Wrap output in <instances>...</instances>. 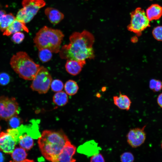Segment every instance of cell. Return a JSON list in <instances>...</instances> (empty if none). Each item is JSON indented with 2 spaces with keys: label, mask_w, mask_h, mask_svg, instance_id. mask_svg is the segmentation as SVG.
<instances>
[{
  "label": "cell",
  "mask_w": 162,
  "mask_h": 162,
  "mask_svg": "<svg viewBox=\"0 0 162 162\" xmlns=\"http://www.w3.org/2000/svg\"><path fill=\"white\" fill-rule=\"evenodd\" d=\"M69 40V44L63 46L60 50L61 58L76 61L83 67L86 59L94 58L92 46L94 38L89 32H74L70 36Z\"/></svg>",
  "instance_id": "6da1fadb"
},
{
  "label": "cell",
  "mask_w": 162,
  "mask_h": 162,
  "mask_svg": "<svg viewBox=\"0 0 162 162\" xmlns=\"http://www.w3.org/2000/svg\"><path fill=\"white\" fill-rule=\"evenodd\" d=\"M69 140L62 130L44 131L38 138V144L42 154L48 161L56 162L58 156Z\"/></svg>",
  "instance_id": "7a4b0ae2"
},
{
  "label": "cell",
  "mask_w": 162,
  "mask_h": 162,
  "mask_svg": "<svg viewBox=\"0 0 162 162\" xmlns=\"http://www.w3.org/2000/svg\"><path fill=\"white\" fill-rule=\"evenodd\" d=\"M64 37L60 30L44 26L36 34L33 40L38 50L46 49L52 53H57L59 52Z\"/></svg>",
  "instance_id": "3957f363"
},
{
  "label": "cell",
  "mask_w": 162,
  "mask_h": 162,
  "mask_svg": "<svg viewBox=\"0 0 162 162\" xmlns=\"http://www.w3.org/2000/svg\"><path fill=\"white\" fill-rule=\"evenodd\" d=\"M10 64L20 77L27 80H32L40 67L23 51L19 52L13 55Z\"/></svg>",
  "instance_id": "277c9868"
},
{
  "label": "cell",
  "mask_w": 162,
  "mask_h": 162,
  "mask_svg": "<svg viewBox=\"0 0 162 162\" xmlns=\"http://www.w3.org/2000/svg\"><path fill=\"white\" fill-rule=\"evenodd\" d=\"M130 16V23L127 27L128 29L138 35H140L142 31L150 26L146 12L141 8H137L132 11Z\"/></svg>",
  "instance_id": "5b68a950"
},
{
  "label": "cell",
  "mask_w": 162,
  "mask_h": 162,
  "mask_svg": "<svg viewBox=\"0 0 162 162\" xmlns=\"http://www.w3.org/2000/svg\"><path fill=\"white\" fill-rule=\"evenodd\" d=\"M52 80V77L47 69L43 66H40L32 80L30 87L33 91L39 94H45L49 90Z\"/></svg>",
  "instance_id": "8992f818"
},
{
  "label": "cell",
  "mask_w": 162,
  "mask_h": 162,
  "mask_svg": "<svg viewBox=\"0 0 162 162\" xmlns=\"http://www.w3.org/2000/svg\"><path fill=\"white\" fill-rule=\"evenodd\" d=\"M20 111L15 98L0 96V119L7 121L12 116L17 115Z\"/></svg>",
  "instance_id": "52a82bcc"
},
{
  "label": "cell",
  "mask_w": 162,
  "mask_h": 162,
  "mask_svg": "<svg viewBox=\"0 0 162 162\" xmlns=\"http://www.w3.org/2000/svg\"><path fill=\"white\" fill-rule=\"evenodd\" d=\"M44 0H23L22 5L24 14V22H30L38 11L45 6Z\"/></svg>",
  "instance_id": "ba28073f"
},
{
  "label": "cell",
  "mask_w": 162,
  "mask_h": 162,
  "mask_svg": "<svg viewBox=\"0 0 162 162\" xmlns=\"http://www.w3.org/2000/svg\"><path fill=\"white\" fill-rule=\"evenodd\" d=\"M146 125L142 128H135L130 130L126 137L128 144L132 148H136L143 144L146 138L144 129Z\"/></svg>",
  "instance_id": "9c48e42d"
},
{
  "label": "cell",
  "mask_w": 162,
  "mask_h": 162,
  "mask_svg": "<svg viewBox=\"0 0 162 162\" xmlns=\"http://www.w3.org/2000/svg\"><path fill=\"white\" fill-rule=\"evenodd\" d=\"M17 145L14 138L7 132L0 133V150L6 154H11Z\"/></svg>",
  "instance_id": "30bf717a"
},
{
  "label": "cell",
  "mask_w": 162,
  "mask_h": 162,
  "mask_svg": "<svg viewBox=\"0 0 162 162\" xmlns=\"http://www.w3.org/2000/svg\"><path fill=\"white\" fill-rule=\"evenodd\" d=\"M76 150V147L68 141L58 156L56 162H75L76 160L73 156Z\"/></svg>",
  "instance_id": "8fae6325"
},
{
  "label": "cell",
  "mask_w": 162,
  "mask_h": 162,
  "mask_svg": "<svg viewBox=\"0 0 162 162\" xmlns=\"http://www.w3.org/2000/svg\"><path fill=\"white\" fill-rule=\"evenodd\" d=\"M44 13L50 22L52 24L56 25L59 23L64 18V14L58 10L52 7H48Z\"/></svg>",
  "instance_id": "7c38bea8"
},
{
  "label": "cell",
  "mask_w": 162,
  "mask_h": 162,
  "mask_svg": "<svg viewBox=\"0 0 162 162\" xmlns=\"http://www.w3.org/2000/svg\"><path fill=\"white\" fill-rule=\"evenodd\" d=\"M21 31H24L27 32H29L28 28L26 25V23L15 19L13 22L3 32V35L7 36H9Z\"/></svg>",
  "instance_id": "4fadbf2b"
},
{
  "label": "cell",
  "mask_w": 162,
  "mask_h": 162,
  "mask_svg": "<svg viewBox=\"0 0 162 162\" xmlns=\"http://www.w3.org/2000/svg\"><path fill=\"white\" fill-rule=\"evenodd\" d=\"M113 99L114 104L119 109L127 111L129 110L131 101L127 95L122 94L120 92L119 96H113Z\"/></svg>",
  "instance_id": "5bb4252c"
},
{
  "label": "cell",
  "mask_w": 162,
  "mask_h": 162,
  "mask_svg": "<svg viewBox=\"0 0 162 162\" xmlns=\"http://www.w3.org/2000/svg\"><path fill=\"white\" fill-rule=\"evenodd\" d=\"M146 14L150 21L158 20L162 15V7L158 4H152L147 9Z\"/></svg>",
  "instance_id": "9a60e30c"
},
{
  "label": "cell",
  "mask_w": 162,
  "mask_h": 162,
  "mask_svg": "<svg viewBox=\"0 0 162 162\" xmlns=\"http://www.w3.org/2000/svg\"><path fill=\"white\" fill-rule=\"evenodd\" d=\"M83 67L77 61L72 60H68L65 65L67 72L70 74L75 76L81 71Z\"/></svg>",
  "instance_id": "2e32d148"
},
{
  "label": "cell",
  "mask_w": 162,
  "mask_h": 162,
  "mask_svg": "<svg viewBox=\"0 0 162 162\" xmlns=\"http://www.w3.org/2000/svg\"><path fill=\"white\" fill-rule=\"evenodd\" d=\"M15 20V16L12 13L3 15L0 18V31L4 32Z\"/></svg>",
  "instance_id": "e0dca14e"
},
{
  "label": "cell",
  "mask_w": 162,
  "mask_h": 162,
  "mask_svg": "<svg viewBox=\"0 0 162 162\" xmlns=\"http://www.w3.org/2000/svg\"><path fill=\"white\" fill-rule=\"evenodd\" d=\"M54 103L58 106H63L66 105L68 101V98L66 93L64 92H57L53 97Z\"/></svg>",
  "instance_id": "ac0fdd59"
},
{
  "label": "cell",
  "mask_w": 162,
  "mask_h": 162,
  "mask_svg": "<svg viewBox=\"0 0 162 162\" xmlns=\"http://www.w3.org/2000/svg\"><path fill=\"white\" fill-rule=\"evenodd\" d=\"M18 144L20 147L25 150H29L33 146V139L26 135L21 136L19 137Z\"/></svg>",
  "instance_id": "d6986e66"
},
{
  "label": "cell",
  "mask_w": 162,
  "mask_h": 162,
  "mask_svg": "<svg viewBox=\"0 0 162 162\" xmlns=\"http://www.w3.org/2000/svg\"><path fill=\"white\" fill-rule=\"evenodd\" d=\"M11 154L14 161L16 162L24 160L26 159L27 155L25 150L21 147L15 148Z\"/></svg>",
  "instance_id": "ffe728a7"
},
{
  "label": "cell",
  "mask_w": 162,
  "mask_h": 162,
  "mask_svg": "<svg viewBox=\"0 0 162 162\" xmlns=\"http://www.w3.org/2000/svg\"><path fill=\"white\" fill-rule=\"evenodd\" d=\"M64 88L67 94L71 96L76 93L79 89V87L75 81L69 80L65 82Z\"/></svg>",
  "instance_id": "44dd1931"
},
{
  "label": "cell",
  "mask_w": 162,
  "mask_h": 162,
  "mask_svg": "<svg viewBox=\"0 0 162 162\" xmlns=\"http://www.w3.org/2000/svg\"><path fill=\"white\" fill-rule=\"evenodd\" d=\"M38 55L40 61L45 63L51 59L52 57V52L48 49H43L39 50Z\"/></svg>",
  "instance_id": "7402d4cb"
},
{
  "label": "cell",
  "mask_w": 162,
  "mask_h": 162,
  "mask_svg": "<svg viewBox=\"0 0 162 162\" xmlns=\"http://www.w3.org/2000/svg\"><path fill=\"white\" fill-rule=\"evenodd\" d=\"M7 121L8 125L11 128H18L23 122L22 119L17 115L12 116Z\"/></svg>",
  "instance_id": "603a6c76"
},
{
  "label": "cell",
  "mask_w": 162,
  "mask_h": 162,
  "mask_svg": "<svg viewBox=\"0 0 162 162\" xmlns=\"http://www.w3.org/2000/svg\"><path fill=\"white\" fill-rule=\"evenodd\" d=\"M51 90L55 92L61 91L64 88L63 82L58 79H55L52 81L50 86Z\"/></svg>",
  "instance_id": "cb8c5ba5"
},
{
  "label": "cell",
  "mask_w": 162,
  "mask_h": 162,
  "mask_svg": "<svg viewBox=\"0 0 162 162\" xmlns=\"http://www.w3.org/2000/svg\"><path fill=\"white\" fill-rule=\"evenodd\" d=\"M149 86L150 89L154 92H158L160 91L162 88L161 82L155 79L151 80L149 82Z\"/></svg>",
  "instance_id": "d4e9b609"
},
{
  "label": "cell",
  "mask_w": 162,
  "mask_h": 162,
  "mask_svg": "<svg viewBox=\"0 0 162 162\" xmlns=\"http://www.w3.org/2000/svg\"><path fill=\"white\" fill-rule=\"evenodd\" d=\"M134 155L130 152H124L120 156L121 162H134Z\"/></svg>",
  "instance_id": "484cf974"
},
{
  "label": "cell",
  "mask_w": 162,
  "mask_h": 162,
  "mask_svg": "<svg viewBox=\"0 0 162 162\" xmlns=\"http://www.w3.org/2000/svg\"><path fill=\"white\" fill-rule=\"evenodd\" d=\"M25 38L24 34L21 32H18L13 34L11 39L15 43L20 44L21 43Z\"/></svg>",
  "instance_id": "4316f807"
},
{
  "label": "cell",
  "mask_w": 162,
  "mask_h": 162,
  "mask_svg": "<svg viewBox=\"0 0 162 162\" xmlns=\"http://www.w3.org/2000/svg\"><path fill=\"white\" fill-rule=\"evenodd\" d=\"M10 80V75L5 72L0 73V85L5 86L8 84Z\"/></svg>",
  "instance_id": "83f0119b"
},
{
  "label": "cell",
  "mask_w": 162,
  "mask_h": 162,
  "mask_svg": "<svg viewBox=\"0 0 162 162\" xmlns=\"http://www.w3.org/2000/svg\"><path fill=\"white\" fill-rule=\"evenodd\" d=\"M162 26H158L154 28L152 31V35L155 39L162 40Z\"/></svg>",
  "instance_id": "f1b7e54d"
},
{
  "label": "cell",
  "mask_w": 162,
  "mask_h": 162,
  "mask_svg": "<svg viewBox=\"0 0 162 162\" xmlns=\"http://www.w3.org/2000/svg\"><path fill=\"white\" fill-rule=\"evenodd\" d=\"M103 155L100 153H97L92 156L91 158L90 162H105Z\"/></svg>",
  "instance_id": "f546056e"
},
{
  "label": "cell",
  "mask_w": 162,
  "mask_h": 162,
  "mask_svg": "<svg viewBox=\"0 0 162 162\" xmlns=\"http://www.w3.org/2000/svg\"><path fill=\"white\" fill-rule=\"evenodd\" d=\"M162 94L161 93L159 94L157 98V103L161 108L162 107Z\"/></svg>",
  "instance_id": "4dcf8cb0"
},
{
  "label": "cell",
  "mask_w": 162,
  "mask_h": 162,
  "mask_svg": "<svg viewBox=\"0 0 162 162\" xmlns=\"http://www.w3.org/2000/svg\"><path fill=\"white\" fill-rule=\"evenodd\" d=\"M4 155L1 152H0V162H4Z\"/></svg>",
  "instance_id": "1f68e13d"
},
{
  "label": "cell",
  "mask_w": 162,
  "mask_h": 162,
  "mask_svg": "<svg viewBox=\"0 0 162 162\" xmlns=\"http://www.w3.org/2000/svg\"><path fill=\"white\" fill-rule=\"evenodd\" d=\"M9 162H16L13 161H10ZM19 162H34V161L33 160H29V159H25L23 161Z\"/></svg>",
  "instance_id": "d6a6232c"
},
{
  "label": "cell",
  "mask_w": 162,
  "mask_h": 162,
  "mask_svg": "<svg viewBox=\"0 0 162 162\" xmlns=\"http://www.w3.org/2000/svg\"><path fill=\"white\" fill-rule=\"evenodd\" d=\"M6 14V12L4 10H0V18L4 15Z\"/></svg>",
  "instance_id": "836d02e7"
},
{
  "label": "cell",
  "mask_w": 162,
  "mask_h": 162,
  "mask_svg": "<svg viewBox=\"0 0 162 162\" xmlns=\"http://www.w3.org/2000/svg\"><path fill=\"white\" fill-rule=\"evenodd\" d=\"M138 40L137 38L136 37H133L131 39V41L133 43L136 42Z\"/></svg>",
  "instance_id": "e575fe53"
},
{
  "label": "cell",
  "mask_w": 162,
  "mask_h": 162,
  "mask_svg": "<svg viewBox=\"0 0 162 162\" xmlns=\"http://www.w3.org/2000/svg\"><path fill=\"white\" fill-rule=\"evenodd\" d=\"M1 129V127L0 126V132Z\"/></svg>",
  "instance_id": "d590c367"
},
{
  "label": "cell",
  "mask_w": 162,
  "mask_h": 162,
  "mask_svg": "<svg viewBox=\"0 0 162 162\" xmlns=\"http://www.w3.org/2000/svg\"><path fill=\"white\" fill-rule=\"evenodd\" d=\"M39 162H40V161Z\"/></svg>",
  "instance_id": "8d00e7d4"
},
{
  "label": "cell",
  "mask_w": 162,
  "mask_h": 162,
  "mask_svg": "<svg viewBox=\"0 0 162 162\" xmlns=\"http://www.w3.org/2000/svg\"></svg>",
  "instance_id": "74e56055"
}]
</instances>
